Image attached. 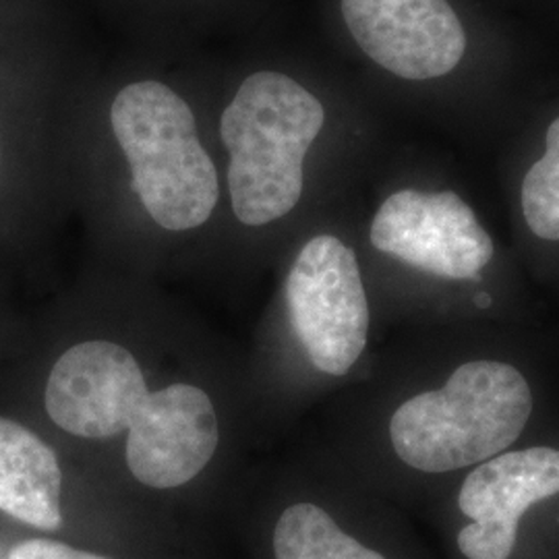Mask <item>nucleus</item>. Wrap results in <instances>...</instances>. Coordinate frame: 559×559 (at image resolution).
Returning a JSON list of instances; mask_svg holds the SVG:
<instances>
[{"label":"nucleus","mask_w":559,"mask_h":559,"mask_svg":"<svg viewBox=\"0 0 559 559\" xmlns=\"http://www.w3.org/2000/svg\"><path fill=\"white\" fill-rule=\"evenodd\" d=\"M376 400L369 471L425 508L480 462L559 427V336L545 320L419 328Z\"/></svg>","instance_id":"1"},{"label":"nucleus","mask_w":559,"mask_h":559,"mask_svg":"<svg viewBox=\"0 0 559 559\" xmlns=\"http://www.w3.org/2000/svg\"><path fill=\"white\" fill-rule=\"evenodd\" d=\"M369 245L390 270V307L419 328L543 320L526 280L452 187L392 191L371 218Z\"/></svg>","instance_id":"2"},{"label":"nucleus","mask_w":559,"mask_h":559,"mask_svg":"<svg viewBox=\"0 0 559 559\" xmlns=\"http://www.w3.org/2000/svg\"><path fill=\"white\" fill-rule=\"evenodd\" d=\"M44 408L81 440H110L129 431L124 460L150 489L195 479L221 443V423L207 392L193 383L150 390L140 360L112 340H85L55 362Z\"/></svg>","instance_id":"3"},{"label":"nucleus","mask_w":559,"mask_h":559,"mask_svg":"<svg viewBox=\"0 0 559 559\" xmlns=\"http://www.w3.org/2000/svg\"><path fill=\"white\" fill-rule=\"evenodd\" d=\"M425 514L441 559H559V427L480 462Z\"/></svg>","instance_id":"4"},{"label":"nucleus","mask_w":559,"mask_h":559,"mask_svg":"<svg viewBox=\"0 0 559 559\" xmlns=\"http://www.w3.org/2000/svg\"><path fill=\"white\" fill-rule=\"evenodd\" d=\"M221 124L237 221L265 226L288 216L302 200L305 160L325 124L321 102L297 81L261 71L242 81Z\"/></svg>","instance_id":"5"},{"label":"nucleus","mask_w":559,"mask_h":559,"mask_svg":"<svg viewBox=\"0 0 559 559\" xmlns=\"http://www.w3.org/2000/svg\"><path fill=\"white\" fill-rule=\"evenodd\" d=\"M110 124L152 221L173 233L210 221L221 198L218 173L177 92L158 81L131 83L112 102Z\"/></svg>","instance_id":"6"},{"label":"nucleus","mask_w":559,"mask_h":559,"mask_svg":"<svg viewBox=\"0 0 559 559\" xmlns=\"http://www.w3.org/2000/svg\"><path fill=\"white\" fill-rule=\"evenodd\" d=\"M290 336L305 369L321 381L353 378L369 355L376 297L355 247L334 233L307 240L284 280Z\"/></svg>","instance_id":"7"},{"label":"nucleus","mask_w":559,"mask_h":559,"mask_svg":"<svg viewBox=\"0 0 559 559\" xmlns=\"http://www.w3.org/2000/svg\"><path fill=\"white\" fill-rule=\"evenodd\" d=\"M360 50L408 81L438 80L466 52V34L448 0H342Z\"/></svg>","instance_id":"8"},{"label":"nucleus","mask_w":559,"mask_h":559,"mask_svg":"<svg viewBox=\"0 0 559 559\" xmlns=\"http://www.w3.org/2000/svg\"><path fill=\"white\" fill-rule=\"evenodd\" d=\"M272 549L274 559H438L406 531L360 528L321 498H300L282 510Z\"/></svg>","instance_id":"9"},{"label":"nucleus","mask_w":559,"mask_h":559,"mask_svg":"<svg viewBox=\"0 0 559 559\" xmlns=\"http://www.w3.org/2000/svg\"><path fill=\"white\" fill-rule=\"evenodd\" d=\"M62 471L55 450L17 420L0 417V512L55 533L62 526Z\"/></svg>","instance_id":"10"},{"label":"nucleus","mask_w":559,"mask_h":559,"mask_svg":"<svg viewBox=\"0 0 559 559\" xmlns=\"http://www.w3.org/2000/svg\"><path fill=\"white\" fill-rule=\"evenodd\" d=\"M516 207L533 276L559 290V117L547 127L543 154L520 175Z\"/></svg>","instance_id":"11"},{"label":"nucleus","mask_w":559,"mask_h":559,"mask_svg":"<svg viewBox=\"0 0 559 559\" xmlns=\"http://www.w3.org/2000/svg\"><path fill=\"white\" fill-rule=\"evenodd\" d=\"M7 559H110L52 539H27L15 545Z\"/></svg>","instance_id":"12"}]
</instances>
